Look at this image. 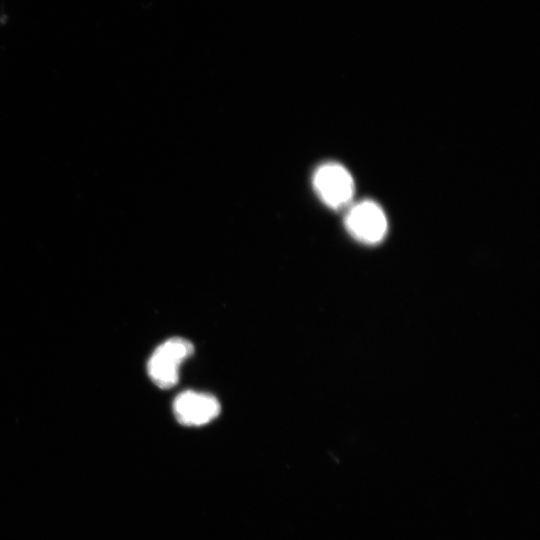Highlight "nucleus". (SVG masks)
<instances>
[{
	"label": "nucleus",
	"mask_w": 540,
	"mask_h": 540,
	"mask_svg": "<svg viewBox=\"0 0 540 540\" xmlns=\"http://www.w3.org/2000/svg\"><path fill=\"white\" fill-rule=\"evenodd\" d=\"M221 406L211 394L186 390L173 402V412L177 421L184 426H202L214 420Z\"/></svg>",
	"instance_id": "obj_4"
},
{
	"label": "nucleus",
	"mask_w": 540,
	"mask_h": 540,
	"mask_svg": "<svg viewBox=\"0 0 540 540\" xmlns=\"http://www.w3.org/2000/svg\"><path fill=\"white\" fill-rule=\"evenodd\" d=\"M194 352L192 343L173 337L160 344L151 354L147 371L150 379L160 388L168 389L179 380L181 364Z\"/></svg>",
	"instance_id": "obj_1"
},
{
	"label": "nucleus",
	"mask_w": 540,
	"mask_h": 540,
	"mask_svg": "<svg viewBox=\"0 0 540 540\" xmlns=\"http://www.w3.org/2000/svg\"><path fill=\"white\" fill-rule=\"evenodd\" d=\"M312 184L320 200L334 210L347 207L355 193L350 172L339 163L320 165L313 174Z\"/></svg>",
	"instance_id": "obj_2"
},
{
	"label": "nucleus",
	"mask_w": 540,
	"mask_h": 540,
	"mask_svg": "<svg viewBox=\"0 0 540 540\" xmlns=\"http://www.w3.org/2000/svg\"><path fill=\"white\" fill-rule=\"evenodd\" d=\"M344 224L349 234L364 244H377L387 233V217L372 200H363L350 206Z\"/></svg>",
	"instance_id": "obj_3"
}]
</instances>
